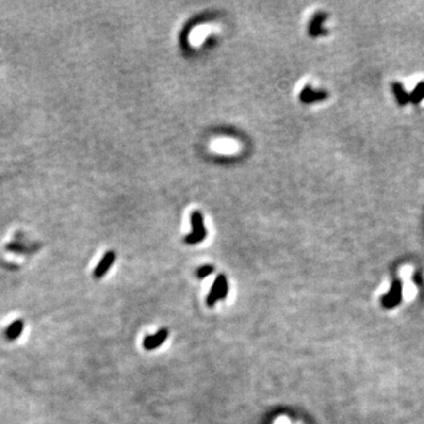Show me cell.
I'll use <instances>...</instances> for the list:
<instances>
[{
	"instance_id": "6da1fadb",
	"label": "cell",
	"mask_w": 424,
	"mask_h": 424,
	"mask_svg": "<svg viewBox=\"0 0 424 424\" xmlns=\"http://www.w3.org/2000/svg\"><path fill=\"white\" fill-rule=\"evenodd\" d=\"M192 232L185 236V243L190 245L202 243L206 238V230L204 227V219L200 211H194L191 213Z\"/></svg>"
},
{
	"instance_id": "7a4b0ae2",
	"label": "cell",
	"mask_w": 424,
	"mask_h": 424,
	"mask_svg": "<svg viewBox=\"0 0 424 424\" xmlns=\"http://www.w3.org/2000/svg\"><path fill=\"white\" fill-rule=\"evenodd\" d=\"M228 285L227 277L224 275H219V276H217L216 280H214L210 294H209L208 298H206V304L209 307H212L219 299H225L228 296Z\"/></svg>"
},
{
	"instance_id": "3957f363",
	"label": "cell",
	"mask_w": 424,
	"mask_h": 424,
	"mask_svg": "<svg viewBox=\"0 0 424 424\" xmlns=\"http://www.w3.org/2000/svg\"><path fill=\"white\" fill-rule=\"evenodd\" d=\"M327 98V93L326 91H315L311 89V86L307 85L299 93V100L304 104H311L315 101L324 100Z\"/></svg>"
},
{
	"instance_id": "277c9868",
	"label": "cell",
	"mask_w": 424,
	"mask_h": 424,
	"mask_svg": "<svg viewBox=\"0 0 424 424\" xmlns=\"http://www.w3.org/2000/svg\"><path fill=\"white\" fill-rule=\"evenodd\" d=\"M167 335H169V331L166 329H162L155 335L147 336L144 342H143V346L147 350H155L156 348H158L159 345H162L165 342V340L167 338Z\"/></svg>"
},
{
	"instance_id": "5b68a950",
	"label": "cell",
	"mask_w": 424,
	"mask_h": 424,
	"mask_svg": "<svg viewBox=\"0 0 424 424\" xmlns=\"http://www.w3.org/2000/svg\"><path fill=\"white\" fill-rule=\"evenodd\" d=\"M326 15L323 12H319L317 15L313 16L309 24V34L312 37H318V35L326 34V31L323 29V23L326 21Z\"/></svg>"
},
{
	"instance_id": "8992f818",
	"label": "cell",
	"mask_w": 424,
	"mask_h": 424,
	"mask_svg": "<svg viewBox=\"0 0 424 424\" xmlns=\"http://www.w3.org/2000/svg\"><path fill=\"white\" fill-rule=\"evenodd\" d=\"M115 260V253L114 251H109L104 255V257L101 258V261H99L98 266L95 270V276L96 277H101L106 274L107 270L111 268V265L114 264Z\"/></svg>"
},
{
	"instance_id": "52a82bcc",
	"label": "cell",
	"mask_w": 424,
	"mask_h": 424,
	"mask_svg": "<svg viewBox=\"0 0 424 424\" xmlns=\"http://www.w3.org/2000/svg\"><path fill=\"white\" fill-rule=\"evenodd\" d=\"M393 93H395L396 99L398 100L400 105H406V103H408L410 100V96L404 91L401 84H393L392 85Z\"/></svg>"
},
{
	"instance_id": "ba28073f",
	"label": "cell",
	"mask_w": 424,
	"mask_h": 424,
	"mask_svg": "<svg viewBox=\"0 0 424 424\" xmlns=\"http://www.w3.org/2000/svg\"><path fill=\"white\" fill-rule=\"evenodd\" d=\"M423 98H424V82H420V84L417 85L416 89L412 91V93L410 95V100H411L412 103L417 104L420 103Z\"/></svg>"
},
{
	"instance_id": "9c48e42d",
	"label": "cell",
	"mask_w": 424,
	"mask_h": 424,
	"mask_svg": "<svg viewBox=\"0 0 424 424\" xmlns=\"http://www.w3.org/2000/svg\"><path fill=\"white\" fill-rule=\"evenodd\" d=\"M212 272H213V266L212 265H203L197 270L196 275H197L198 278H200V279H202V278L210 276Z\"/></svg>"
}]
</instances>
